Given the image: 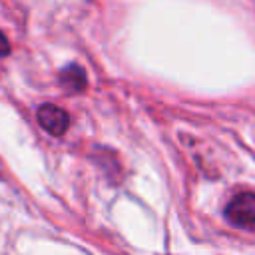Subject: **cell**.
I'll use <instances>...</instances> for the list:
<instances>
[{
    "instance_id": "6da1fadb",
    "label": "cell",
    "mask_w": 255,
    "mask_h": 255,
    "mask_svg": "<svg viewBox=\"0 0 255 255\" xmlns=\"http://www.w3.org/2000/svg\"><path fill=\"white\" fill-rule=\"evenodd\" d=\"M225 217L235 227H253L255 225V193L251 191L237 193L227 203Z\"/></svg>"
},
{
    "instance_id": "7a4b0ae2",
    "label": "cell",
    "mask_w": 255,
    "mask_h": 255,
    "mask_svg": "<svg viewBox=\"0 0 255 255\" xmlns=\"http://www.w3.org/2000/svg\"><path fill=\"white\" fill-rule=\"evenodd\" d=\"M38 122L48 133L62 135L70 126V116L66 110H62L56 104H42L38 108Z\"/></svg>"
},
{
    "instance_id": "3957f363",
    "label": "cell",
    "mask_w": 255,
    "mask_h": 255,
    "mask_svg": "<svg viewBox=\"0 0 255 255\" xmlns=\"http://www.w3.org/2000/svg\"><path fill=\"white\" fill-rule=\"evenodd\" d=\"M60 84H62L68 92H72V94L84 92V90H86V72H84L80 66L72 64V66H68L66 70H62V74H60Z\"/></svg>"
},
{
    "instance_id": "277c9868",
    "label": "cell",
    "mask_w": 255,
    "mask_h": 255,
    "mask_svg": "<svg viewBox=\"0 0 255 255\" xmlns=\"http://www.w3.org/2000/svg\"><path fill=\"white\" fill-rule=\"evenodd\" d=\"M8 52H10V44H8L6 36L0 32V56H6Z\"/></svg>"
}]
</instances>
